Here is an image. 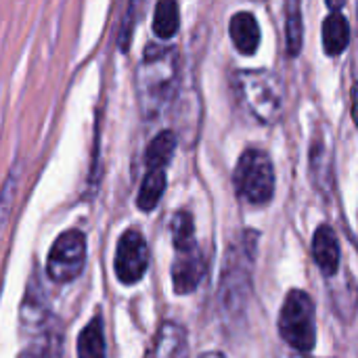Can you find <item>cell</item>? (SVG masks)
Here are the masks:
<instances>
[{
	"label": "cell",
	"instance_id": "6da1fadb",
	"mask_svg": "<svg viewBox=\"0 0 358 358\" xmlns=\"http://www.w3.org/2000/svg\"><path fill=\"white\" fill-rule=\"evenodd\" d=\"M178 55L172 46L151 44L145 50V59L138 67V103L143 113L151 120L159 115L174 94L178 82Z\"/></svg>",
	"mask_w": 358,
	"mask_h": 358
},
{
	"label": "cell",
	"instance_id": "7a4b0ae2",
	"mask_svg": "<svg viewBox=\"0 0 358 358\" xmlns=\"http://www.w3.org/2000/svg\"><path fill=\"white\" fill-rule=\"evenodd\" d=\"M245 109L262 124H277L285 113L283 80L268 69H243L233 76Z\"/></svg>",
	"mask_w": 358,
	"mask_h": 358
},
{
	"label": "cell",
	"instance_id": "3957f363",
	"mask_svg": "<svg viewBox=\"0 0 358 358\" xmlns=\"http://www.w3.org/2000/svg\"><path fill=\"white\" fill-rule=\"evenodd\" d=\"M172 243L176 258L172 262V287L178 296L195 292L206 275L208 260L195 239V220L189 212L172 216Z\"/></svg>",
	"mask_w": 358,
	"mask_h": 358
},
{
	"label": "cell",
	"instance_id": "277c9868",
	"mask_svg": "<svg viewBox=\"0 0 358 358\" xmlns=\"http://www.w3.org/2000/svg\"><path fill=\"white\" fill-rule=\"evenodd\" d=\"M256 233H248L239 245L231 248L227 266L222 271L218 302L222 313L229 319L243 317L250 292H252V262H254V245Z\"/></svg>",
	"mask_w": 358,
	"mask_h": 358
},
{
	"label": "cell",
	"instance_id": "5b68a950",
	"mask_svg": "<svg viewBox=\"0 0 358 358\" xmlns=\"http://www.w3.org/2000/svg\"><path fill=\"white\" fill-rule=\"evenodd\" d=\"M279 336L300 355L313 352L317 344V310L313 298L302 289H292L279 313Z\"/></svg>",
	"mask_w": 358,
	"mask_h": 358
},
{
	"label": "cell",
	"instance_id": "8992f818",
	"mask_svg": "<svg viewBox=\"0 0 358 358\" xmlns=\"http://www.w3.org/2000/svg\"><path fill=\"white\" fill-rule=\"evenodd\" d=\"M237 195L250 206H266L275 197V166L266 151L248 149L233 172Z\"/></svg>",
	"mask_w": 358,
	"mask_h": 358
},
{
	"label": "cell",
	"instance_id": "52a82bcc",
	"mask_svg": "<svg viewBox=\"0 0 358 358\" xmlns=\"http://www.w3.org/2000/svg\"><path fill=\"white\" fill-rule=\"evenodd\" d=\"M86 264V235L69 229L57 237L46 258V275L52 283L63 285L82 275Z\"/></svg>",
	"mask_w": 358,
	"mask_h": 358
},
{
	"label": "cell",
	"instance_id": "ba28073f",
	"mask_svg": "<svg viewBox=\"0 0 358 358\" xmlns=\"http://www.w3.org/2000/svg\"><path fill=\"white\" fill-rule=\"evenodd\" d=\"M113 268H115L117 281L128 287L136 285L145 277V273L149 268V245L141 231L128 229L117 239Z\"/></svg>",
	"mask_w": 358,
	"mask_h": 358
},
{
	"label": "cell",
	"instance_id": "9c48e42d",
	"mask_svg": "<svg viewBox=\"0 0 358 358\" xmlns=\"http://www.w3.org/2000/svg\"><path fill=\"white\" fill-rule=\"evenodd\" d=\"M313 258L325 277H334L340 271V241L329 224H321L313 237Z\"/></svg>",
	"mask_w": 358,
	"mask_h": 358
},
{
	"label": "cell",
	"instance_id": "30bf717a",
	"mask_svg": "<svg viewBox=\"0 0 358 358\" xmlns=\"http://www.w3.org/2000/svg\"><path fill=\"white\" fill-rule=\"evenodd\" d=\"M229 31H231V40L235 44V48L250 57L258 50L260 46V25L258 19L254 17V13L250 10H239L231 17L229 23Z\"/></svg>",
	"mask_w": 358,
	"mask_h": 358
},
{
	"label": "cell",
	"instance_id": "8fae6325",
	"mask_svg": "<svg viewBox=\"0 0 358 358\" xmlns=\"http://www.w3.org/2000/svg\"><path fill=\"white\" fill-rule=\"evenodd\" d=\"M46 315H48V304H46L42 283L29 281L23 304H21V325L27 331H36L46 323Z\"/></svg>",
	"mask_w": 358,
	"mask_h": 358
},
{
	"label": "cell",
	"instance_id": "7c38bea8",
	"mask_svg": "<svg viewBox=\"0 0 358 358\" xmlns=\"http://www.w3.org/2000/svg\"><path fill=\"white\" fill-rule=\"evenodd\" d=\"M350 44V23L348 19L334 10L323 23V46L329 57L342 55Z\"/></svg>",
	"mask_w": 358,
	"mask_h": 358
},
{
	"label": "cell",
	"instance_id": "4fadbf2b",
	"mask_svg": "<svg viewBox=\"0 0 358 358\" xmlns=\"http://www.w3.org/2000/svg\"><path fill=\"white\" fill-rule=\"evenodd\" d=\"M187 331L176 323H164L157 338L155 358H189Z\"/></svg>",
	"mask_w": 358,
	"mask_h": 358
},
{
	"label": "cell",
	"instance_id": "5bb4252c",
	"mask_svg": "<svg viewBox=\"0 0 358 358\" xmlns=\"http://www.w3.org/2000/svg\"><path fill=\"white\" fill-rule=\"evenodd\" d=\"M174 151H176V134L172 130H162L147 145V153H145L147 170H166V166L174 157Z\"/></svg>",
	"mask_w": 358,
	"mask_h": 358
},
{
	"label": "cell",
	"instance_id": "9a60e30c",
	"mask_svg": "<svg viewBox=\"0 0 358 358\" xmlns=\"http://www.w3.org/2000/svg\"><path fill=\"white\" fill-rule=\"evenodd\" d=\"M78 358H107V344L101 317H94L78 336Z\"/></svg>",
	"mask_w": 358,
	"mask_h": 358
},
{
	"label": "cell",
	"instance_id": "2e32d148",
	"mask_svg": "<svg viewBox=\"0 0 358 358\" xmlns=\"http://www.w3.org/2000/svg\"><path fill=\"white\" fill-rule=\"evenodd\" d=\"M166 182H168L166 170H147L143 185L138 189V195H136V206L143 212L155 210L157 203L162 201L164 193H166Z\"/></svg>",
	"mask_w": 358,
	"mask_h": 358
},
{
	"label": "cell",
	"instance_id": "e0dca14e",
	"mask_svg": "<svg viewBox=\"0 0 358 358\" xmlns=\"http://www.w3.org/2000/svg\"><path fill=\"white\" fill-rule=\"evenodd\" d=\"M180 27V8L172 0H164L155 6L153 17V31L162 40H170Z\"/></svg>",
	"mask_w": 358,
	"mask_h": 358
},
{
	"label": "cell",
	"instance_id": "ac0fdd59",
	"mask_svg": "<svg viewBox=\"0 0 358 358\" xmlns=\"http://www.w3.org/2000/svg\"><path fill=\"white\" fill-rule=\"evenodd\" d=\"M285 46L289 57H298L302 50V13L298 2H289L285 6Z\"/></svg>",
	"mask_w": 358,
	"mask_h": 358
},
{
	"label": "cell",
	"instance_id": "d6986e66",
	"mask_svg": "<svg viewBox=\"0 0 358 358\" xmlns=\"http://www.w3.org/2000/svg\"><path fill=\"white\" fill-rule=\"evenodd\" d=\"M17 358H48V352H46V346L44 344L36 342V344L27 346Z\"/></svg>",
	"mask_w": 358,
	"mask_h": 358
},
{
	"label": "cell",
	"instance_id": "ffe728a7",
	"mask_svg": "<svg viewBox=\"0 0 358 358\" xmlns=\"http://www.w3.org/2000/svg\"><path fill=\"white\" fill-rule=\"evenodd\" d=\"M199 358H227L222 352H206V355H201Z\"/></svg>",
	"mask_w": 358,
	"mask_h": 358
}]
</instances>
